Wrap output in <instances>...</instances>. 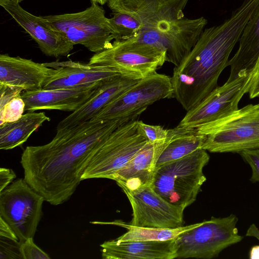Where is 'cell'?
Instances as JSON below:
<instances>
[{
	"instance_id": "6da1fadb",
	"label": "cell",
	"mask_w": 259,
	"mask_h": 259,
	"mask_svg": "<svg viewBox=\"0 0 259 259\" xmlns=\"http://www.w3.org/2000/svg\"><path fill=\"white\" fill-rule=\"evenodd\" d=\"M132 119L91 120L57 130L47 144L27 146L20 161L24 180L51 204L65 202L82 181L85 166L97 144Z\"/></svg>"
},
{
	"instance_id": "7a4b0ae2",
	"label": "cell",
	"mask_w": 259,
	"mask_h": 259,
	"mask_svg": "<svg viewBox=\"0 0 259 259\" xmlns=\"http://www.w3.org/2000/svg\"><path fill=\"white\" fill-rule=\"evenodd\" d=\"M259 0H244L222 23L205 28L188 55L174 69V98L187 111L218 87L219 77L228 66L229 58Z\"/></svg>"
},
{
	"instance_id": "3957f363",
	"label": "cell",
	"mask_w": 259,
	"mask_h": 259,
	"mask_svg": "<svg viewBox=\"0 0 259 259\" xmlns=\"http://www.w3.org/2000/svg\"><path fill=\"white\" fill-rule=\"evenodd\" d=\"M206 150L199 148L178 159L156 167L151 185L168 202L185 208L193 203L206 178L204 167L209 160Z\"/></svg>"
},
{
	"instance_id": "277c9868",
	"label": "cell",
	"mask_w": 259,
	"mask_h": 259,
	"mask_svg": "<svg viewBox=\"0 0 259 259\" xmlns=\"http://www.w3.org/2000/svg\"><path fill=\"white\" fill-rule=\"evenodd\" d=\"M206 136L201 147L212 153L259 149V103L248 104L196 128Z\"/></svg>"
},
{
	"instance_id": "5b68a950",
	"label": "cell",
	"mask_w": 259,
	"mask_h": 259,
	"mask_svg": "<svg viewBox=\"0 0 259 259\" xmlns=\"http://www.w3.org/2000/svg\"><path fill=\"white\" fill-rule=\"evenodd\" d=\"M137 122L132 119L121 124L97 144L85 166L82 181L111 179L147 144L148 141L138 132Z\"/></svg>"
},
{
	"instance_id": "8992f818",
	"label": "cell",
	"mask_w": 259,
	"mask_h": 259,
	"mask_svg": "<svg viewBox=\"0 0 259 259\" xmlns=\"http://www.w3.org/2000/svg\"><path fill=\"white\" fill-rule=\"evenodd\" d=\"M42 17L72 44L82 45L95 54L110 48L115 40L109 19L96 3L81 12Z\"/></svg>"
},
{
	"instance_id": "52a82bcc",
	"label": "cell",
	"mask_w": 259,
	"mask_h": 259,
	"mask_svg": "<svg viewBox=\"0 0 259 259\" xmlns=\"http://www.w3.org/2000/svg\"><path fill=\"white\" fill-rule=\"evenodd\" d=\"M238 219L234 214L224 218L212 217L175 238L177 258L210 259L225 248L242 241L238 234Z\"/></svg>"
},
{
	"instance_id": "ba28073f",
	"label": "cell",
	"mask_w": 259,
	"mask_h": 259,
	"mask_svg": "<svg viewBox=\"0 0 259 259\" xmlns=\"http://www.w3.org/2000/svg\"><path fill=\"white\" fill-rule=\"evenodd\" d=\"M165 62V52L125 40H114L110 48L95 53L89 64L107 67L121 75L137 80L156 72Z\"/></svg>"
},
{
	"instance_id": "9c48e42d",
	"label": "cell",
	"mask_w": 259,
	"mask_h": 259,
	"mask_svg": "<svg viewBox=\"0 0 259 259\" xmlns=\"http://www.w3.org/2000/svg\"><path fill=\"white\" fill-rule=\"evenodd\" d=\"M44 201L24 179L14 180L0 192V217L11 227L21 243L33 238L41 220Z\"/></svg>"
},
{
	"instance_id": "30bf717a",
	"label": "cell",
	"mask_w": 259,
	"mask_h": 259,
	"mask_svg": "<svg viewBox=\"0 0 259 259\" xmlns=\"http://www.w3.org/2000/svg\"><path fill=\"white\" fill-rule=\"evenodd\" d=\"M173 92L171 78L156 72L140 79L91 120L136 118L155 102L174 98Z\"/></svg>"
},
{
	"instance_id": "8fae6325",
	"label": "cell",
	"mask_w": 259,
	"mask_h": 259,
	"mask_svg": "<svg viewBox=\"0 0 259 259\" xmlns=\"http://www.w3.org/2000/svg\"><path fill=\"white\" fill-rule=\"evenodd\" d=\"M207 24L202 16L185 17L165 31L145 30L127 40L149 45L166 53V61L178 66L190 53Z\"/></svg>"
},
{
	"instance_id": "7c38bea8",
	"label": "cell",
	"mask_w": 259,
	"mask_h": 259,
	"mask_svg": "<svg viewBox=\"0 0 259 259\" xmlns=\"http://www.w3.org/2000/svg\"><path fill=\"white\" fill-rule=\"evenodd\" d=\"M250 74L227 80L223 85L218 86L200 103L187 111L178 126L197 128L238 110L240 100L248 93Z\"/></svg>"
},
{
	"instance_id": "4fadbf2b",
	"label": "cell",
	"mask_w": 259,
	"mask_h": 259,
	"mask_svg": "<svg viewBox=\"0 0 259 259\" xmlns=\"http://www.w3.org/2000/svg\"><path fill=\"white\" fill-rule=\"evenodd\" d=\"M123 191L133 209V219L130 225L139 227L162 228L183 226L185 208L167 201L151 186Z\"/></svg>"
},
{
	"instance_id": "5bb4252c",
	"label": "cell",
	"mask_w": 259,
	"mask_h": 259,
	"mask_svg": "<svg viewBox=\"0 0 259 259\" xmlns=\"http://www.w3.org/2000/svg\"><path fill=\"white\" fill-rule=\"evenodd\" d=\"M189 0H109L112 13H128L141 23L145 30L165 31L185 17L184 11Z\"/></svg>"
},
{
	"instance_id": "9a60e30c",
	"label": "cell",
	"mask_w": 259,
	"mask_h": 259,
	"mask_svg": "<svg viewBox=\"0 0 259 259\" xmlns=\"http://www.w3.org/2000/svg\"><path fill=\"white\" fill-rule=\"evenodd\" d=\"M193 130L178 125L169 129L166 139L154 143L149 142L124 167L113 175L111 180L115 181L122 190H134L151 186L157 160L163 150L174 138Z\"/></svg>"
},
{
	"instance_id": "2e32d148",
	"label": "cell",
	"mask_w": 259,
	"mask_h": 259,
	"mask_svg": "<svg viewBox=\"0 0 259 259\" xmlns=\"http://www.w3.org/2000/svg\"><path fill=\"white\" fill-rule=\"evenodd\" d=\"M37 44L46 55L65 56L74 45L53 28L42 17L26 11L17 3H8L2 6Z\"/></svg>"
},
{
	"instance_id": "e0dca14e",
	"label": "cell",
	"mask_w": 259,
	"mask_h": 259,
	"mask_svg": "<svg viewBox=\"0 0 259 259\" xmlns=\"http://www.w3.org/2000/svg\"><path fill=\"white\" fill-rule=\"evenodd\" d=\"M45 64L54 68L43 87L46 90L99 85L119 74L107 67L72 61Z\"/></svg>"
},
{
	"instance_id": "ac0fdd59",
	"label": "cell",
	"mask_w": 259,
	"mask_h": 259,
	"mask_svg": "<svg viewBox=\"0 0 259 259\" xmlns=\"http://www.w3.org/2000/svg\"><path fill=\"white\" fill-rule=\"evenodd\" d=\"M54 68L32 60L8 54L0 55V84L33 91L43 88Z\"/></svg>"
},
{
	"instance_id": "d6986e66",
	"label": "cell",
	"mask_w": 259,
	"mask_h": 259,
	"mask_svg": "<svg viewBox=\"0 0 259 259\" xmlns=\"http://www.w3.org/2000/svg\"><path fill=\"white\" fill-rule=\"evenodd\" d=\"M24 91L21 97L26 111L58 110L73 112L83 104L99 86Z\"/></svg>"
},
{
	"instance_id": "ffe728a7",
	"label": "cell",
	"mask_w": 259,
	"mask_h": 259,
	"mask_svg": "<svg viewBox=\"0 0 259 259\" xmlns=\"http://www.w3.org/2000/svg\"><path fill=\"white\" fill-rule=\"evenodd\" d=\"M140 79L118 75L104 82L79 108L60 121L57 131L82 124L92 119L108 104L121 95Z\"/></svg>"
},
{
	"instance_id": "44dd1931",
	"label": "cell",
	"mask_w": 259,
	"mask_h": 259,
	"mask_svg": "<svg viewBox=\"0 0 259 259\" xmlns=\"http://www.w3.org/2000/svg\"><path fill=\"white\" fill-rule=\"evenodd\" d=\"M105 259H173L177 257L175 239L165 241H119L116 239L101 244Z\"/></svg>"
},
{
	"instance_id": "7402d4cb",
	"label": "cell",
	"mask_w": 259,
	"mask_h": 259,
	"mask_svg": "<svg viewBox=\"0 0 259 259\" xmlns=\"http://www.w3.org/2000/svg\"><path fill=\"white\" fill-rule=\"evenodd\" d=\"M239 42L237 51L228 62V81L250 74L255 65L259 55V7L247 22Z\"/></svg>"
},
{
	"instance_id": "603a6c76",
	"label": "cell",
	"mask_w": 259,
	"mask_h": 259,
	"mask_svg": "<svg viewBox=\"0 0 259 259\" xmlns=\"http://www.w3.org/2000/svg\"><path fill=\"white\" fill-rule=\"evenodd\" d=\"M50 120L44 112L28 111L18 120L0 125V149L21 146L44 122Z\"/></svg>"
},
{
	"instance_id": "cb8c5ba5",
	"label": "cell",
	"mask_w": 259,
	"mask_h": 259,
	"mask_svg": "<svg viewBox=\"0 0 259 259\" xmlns=\"http://www.w3.org/2000/svg\"><path fill=\"white\" fill-rule=\"evenodd\" d=\"M205 138L206 136L198 133L196 128L176 137L168 143L159 156L156 167L201 148Z\"/></svg>"
},
{
	"instance_id": "d4e9b609",
	"label": "cell",
	"mask_w": 259,
	"mask_h": 259,
	"mask_svg": "<svg viewBox=\"0 0 259 259\" xmlns=\"http://www.w3.org/2000/svg\"><path fill=\"white\" fill-rule=\"evenodd\" d=\"M115 224L128 229L116 239L119 241H165L177 238L182 233L198 226L200 223L176 228L139 227L121 223Z\"/></svg>"
},
{
	"instance_id": "484cf974",
	"label": "cell",
	"mask_w": 259,
	"mask_h": 259,
	"mask_svg": "<svg viewBox=\"0 0 259 259\" xmlns=\"http://www.w3.org/2000/svg\"><path fill=\"white\" fill-rule=\"evenodd\" d=\"M109 19L115 33L114 40L130 39L137 35L142 28L137 19L125 12L112 13V17Z\"/></svg>"
},
{
	"instance_id": "4316f807",
	"label": "cell",
	"mask_w": 259,
	"mask_h": 259,
	"mask_svg": "<svg viewBox=\"0 0 259 259\" xmlns=\"http://www.w3.org/2000/svg\"><path fill=\"white\" fill-rule=\"evenodd\" d=\"M25 111V104L21 95H18L0 108V125L18 120Z\"/></svg>"
},
{
	"instance_id": "83f0119b",
	"label": "cell",
	"mask_w": 259,
	"mask_h": 259,
	"mask_svg": "<svg viewBox=\"0 0 259 259\" xmlns=\"http://www.w3.org/2000/svg\"><path fill=\"white\" fill-rule=\"evenodd\" d=\"M138 132L145 137L148 142L154 143L166 139L169 129H165L159 125H149L138 120Z\"/></svg>"
},
{
	"instance_id": "f1b7e54d",
	"label": "cell",
	"mask_w": 259,
	"mask_h": 259,
	"mask_svg": "<svg viewBox=\"0 0 259 259\" xmlns=\"http://www.w3.org/2000/svg\"><path fill=\"white\" fill-rule=\"evenodd\" d=\"M18 238L0 237V258L23 259Z\"/></svg>"
},
{
	"instance_id": "f546056e",
	"label": "cell",
	"mask_w": 259,
	"mask_h": 259,
	"mask_svg": "<svg viewBox=\"0 0 259 259\" xmlns=\"http://www.w3.org/2000/svg\"><path fill=\"white\" fill-rule=\"evenodd\" d=\"M20 251L23 259H49V255L38 247L29 238L21 243Z\"/></svg>"
},
{
	"instance_id": "4dcf8cb0",
	"label": "cell",
	"mask_w": 259,
	"mask_h": 259,
	"mask_svg": "<svg viewBox=\"0 0 259 259\" xmlns=\"http://www.w3.org/2000/svg\"><path fill=\"white\" fill-rule=\"evenodd\" d=\"M239 154L251 168V182H259V149L246 150Z\"/></svg>"
},
{
	"instance_id": "1f68e13d",
	"label": "cell",
	"mask_w": 259,
	"mask_h": 259,
	"mask_svg": "<svg viewBox=\"0 0 259 259\" xmlns=\"http://www.w3.org/2000/svg\"><path fill=\"white\" fill-rule=\"evenodd\" d=\"M248 94L251 99L259 96V55L255 65L250 74Z\"/></svg>"
},
{
	"instance_id": "d6a6232c",
	"label": "cell",
	"mask_w": 259,
	"mask_h": 259,
	"mask_svg": "<svg viewBox=\"0 0 259 259\" xmlns=\"http://www.w3.org/2000/svg\"><path fill=\"white\" fill-rule=\"evenodd\" d=\"M16 177V174L12 169L1 167L0 168V192L10 185Z\"/></svg>"
},
{
	"instance_id": "836d02e7",
	"label": "cell",
	"mask_w": 259,
	"mask_h": 259,
	"mask_svg": "<svg viewBox=\"0 0 259 259\" xmlns=\"http://www.w3.org/2000/svg\"><path fill=\"white\" fill-rule=\"evenodd\" d=\"M246 236L254 237L259 240V230L254 224H252L248 229Z\"/></svg>"
},
{
	"instance_id": "e575fe53",
	"label": "cell",
	"mask_w": 259,
	"mask_h": 259,
	"mask_svg": "<svg viewBox=\"0 0 259 259\" xmlns=\"http://www.w3.org/2000/svg\"><path fill=\"white\" fill-rule=\"evenodd\" d=\"M249 257L250 259H259V245H255L251 247Z\"/></svg>"
},
{
	"instance_id": "d590c367",
	"label": "cell",
	"mask_w": 259,
	"mask_h": 259,
	"mask_svg": "<svg viewBox=\"0 0 259 259\" xmlns=\"http://www.w3.org/2000/svg\"><path fill=\"white\" fill-rule=\"evenodd\" d=\"M23 1L24 0H0V5L2 6L4 5L11 2H15L20 4V3Z\"/></svg>"
},
{
	"instance_id": "8d00e7d4",
	"label": "cell",
	"mask_w": 259,
	"mask_h": 259,
	"mask_svg": "<svg viewBox=\"0 0 259 259\" xmlns=\"http://www.w3.org/2000/svg\"><path fill=\"white\" fill-rule=\"evenodd\" d=\"M109 0H91V2L98 3L101 5H103L108 2Z\"/></svg>"
},
{
	"instance_id": "74e56055",
	"label": "cell",
	"mask_w": 259,
	"mask_h": 259,
	"mask_svg": "<svg viewBox=\"0 0 259 259\" xmlns=\"http://www.w3.org/2000/svg\"><path fill=\"white\" fill-rule=\"evenodd\" d=\"M258 97H259V96Z\"/></svg>"
}]
</instances>
